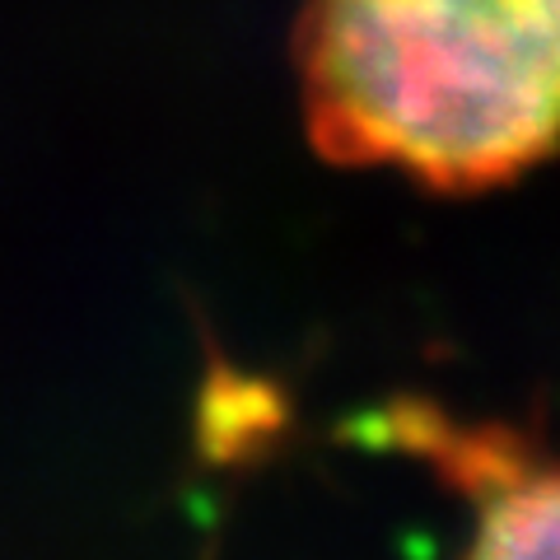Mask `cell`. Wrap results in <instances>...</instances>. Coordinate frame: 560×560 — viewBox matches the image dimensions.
I'll list each match as a JSON object with an SVG mask.
<instances>
[{"mask_svg":"<svg viewBox=\"0 0 560 560\" xmlns=\"http://www.w3.org/2000/svg\"><path fill=\"white\" fill-rule=\"evenodd\" d=\"M300 75L327 160L495 187L560 150V0H308Z\"/></svg>","mask_w":560,"mask_h":560,"instance_id":"1","label":"cell"},{"mask_svg":"<svg viewBox=\"0 0 560 560\" xmlns=\"http://www.w3.org/2000/svg\"><path fill=\"white\" fill-rule=\"evenodd\" d=\"M397 420L401 444L430 453L471 504L458 560H560V458L500 425H453L430 411Z\"/></svg>","mask_w":560,"mask_h":560,"instance_id":"2","label":"cell"}]
</instances>
